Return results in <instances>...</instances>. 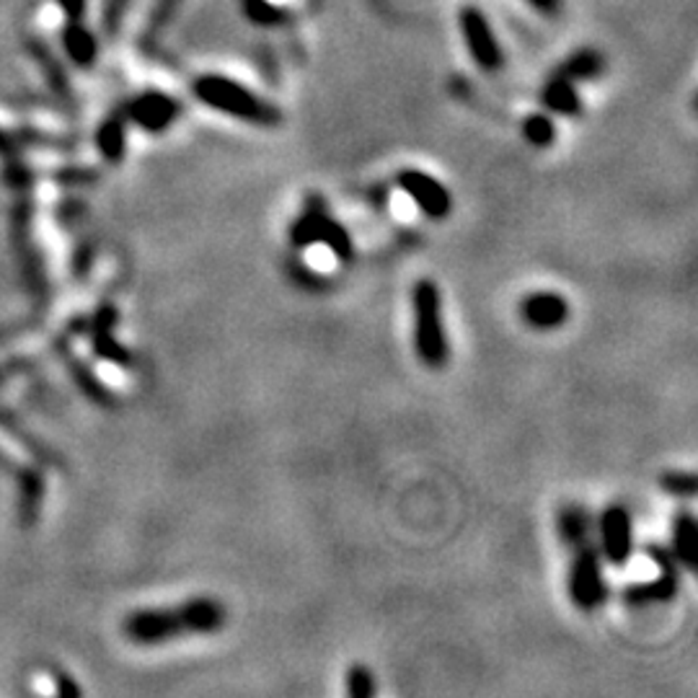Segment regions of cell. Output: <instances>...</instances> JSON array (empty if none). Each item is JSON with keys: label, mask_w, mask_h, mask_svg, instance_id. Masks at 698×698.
I'll return each instance as SVG.
<instances>
[{"label": "cell", "mask_w": 698, "mask_h": 698, "mask_svg": "<svg viewBox=\"0 0 698 698\" xmlns=\"http://www.w3.org/2000/svg\"><path fill=\"white\" fill-rule=\"evenodd\" d=\"M647 556L657 564L659 574L649 582H634L624 590V603L628 608H647L655 603H670L675 595L680 593V572L678 562H675L670 549L655 546L649 543Z\"/></svg>", "instance_id": "6"}, {"label": "cell", "mask_w": 698, "mask_h": 698, "mask_svg": "<svg viewBox=\"0 0 698 698\" xmlns=\"http://www.w3.org/2000/svg\"><path fill=\"white\" fill-rule=\"evenodd\" d=\"M191 94H195L199 104L210 106V110L220 114H228V117L247 122V125L262 129H274L282 125V112L278 106L254 94V91L243 86V83L228 79V75H197V79L191 81Z\"/></svg>", "instance_id": "2"}, {"label": "cell", "mask_w": 698, "mask_h": 698, "mask_svg": "<svg viewBox=\"0 0 698 698\" xmlns=\"http://www.w3.org/2000/svg\"><path fill=\"white\" fill-rule=\"evenodd\" d=\"M554 73L562 75V79H570L574 83L595 81L605 73V58L597 50H590V48L577 50L574 55L566 58Z\"/></svg>", "instance_id": "17"}, {"label": "cell", "mask_w": 698, "mask_h": 698, "mask_svg": "<svg viewBox=\"0 0 698 698\" xmlns=\"http://www.w3.org/2000/svg\"><path fill=\"white\" fill-rule=\"evenodd\" d=\"M525 3L533 6L535 11L546 13V17H554V13L562 9V0H525Z\"/></svg>", "instance_id": "27"}, {"label": "cell", "mask_w": 698, "mask_h": 698, "mask_svg": "<svg viewBox=\"0 0 698 698\" xmlns=\"http://www.w3.org/2000/svg\"><path fill=\"white\" fill-rule=\"evenodd\" d=\"M541 102L551 114H559V117H577L582 114V98L577 91V83L570 79H562V75H551L546 81V86L541 91Z\"/></svg>", "instance_id": "14"}, {"label": "cell", "mask_w": 698, "mask_h": 698, "mask_svg": "<svg viewBox=\"0 0 698 698\" xmlns=\"http://www.w3.org/2000/svg\"><path fill=\"white\" fill-rule=\"evenodd\" d=\"M288 236L293 249L298 251L324 247L329 249V254L342 264H350L352 259H355V241H352V233L334 218L326 199L321 195H309L303 199L301 215L293 220Z\"/></svg>", "instance_id": "3"}, {"label": "cell", "mask_w": 698, "mask_h": 698, "mask_svg": "<svg viewBox=\"0 0 698 698\" xmlns=\"http://www.w3.org/2000/svg\"><path fill=\"white\" fill-rule=\"evenodd\" d=\"M556 533L566 549L574 551L587 546V543H593L595 520L582 504H564L556 515Z\"/></svg>", "instance_id": "13"}, {"label": "cell", "mask_w": 698, "mask_h": 698, "mask_svg": "<svg viewBox=\"0 0 698 698\" xmlns=\"http://www.w3.org/2000/svg\"><path fill=\"white\" fill-rule=\"evenodd\" d=\"M226 605L205 595L171 608L137 611L127 618L125 634L135 644H166L187 634H215L226 626Z\"/></svg>", "instance_id": "1"}, {"label": "cell", "mask_w": 698, "mask_h": 698, "mask_svg": "<svg viewBox=\"0 0 698 698\" xmlns=\"http://www.w3.org/2000/svg\"><path fill=\"white\" fill-rule=\"evenodd\" d=\"M129 6H133V0H106L104 17H102V27L106 37H117L122 32Z\"/></svg>", "instance_id": "24"}, {"label": "cell", "mask_w": 698, "mask_h": 698, "mask_svg": "<svg viewBox=\"0 0 698 698\" xmlns=\"http://www.w3.org/2000/svg\"><path fill=\"white\" fill-rule=\"evenodd\" d=\"M670 554L686 572L698 566V525L690 510H678L670 525Z\"/></svg>", "instance_id": "12"}, {"label": "cell", "mask_w": 698, "mask_h": 698, "mask_svg": "<svg viewBox=\"0 0 698 698\" xmlns=\"http://www.w3.org/2000/svg\"><path fill=\"white\" fill-rule=\"evenodd\" d=\"M96 145L106 160H112V164L122 160V156H125V119L119 114H114V117H110L98 127Z\"/></svg>", "instance_id": "19"}, {"label": "cell", "mask_w": 698, "mask_h": 698, "mask_svg": "<svg viewBox=\"0 0 698 698\" xmlns=\"http://www.w3.org/2000/svg\"><path fill=\"white\" fill-rule=\"evenodd\" d=\"M290 278L295 280L298 288L309 290V293H324V290L329 288V280L324 278V274L313 272L311 267H305L303 262H298V259H295L293 264H290Z\"/></svg>", "instance_id": "25"}, {"label": "cell", "mask_w": 698, "mask_h": 698, "mask_svg": "<svg viewBox=\"0 0 698 698\" xmlns=\"http://www.w3.org/2000/svg\"><path fill=\"white\" fill-rule=\"evenodd\" d=\"M566 593L574 608L593 613L608 601V582L603 572V556L595 543L574 549L570 574H566Z\"/></svg>", "instance_id": "5"}, {"label": "cell", "mask_w": 698, "mask_h": 698, "mask_svg": "<svg viewBox=\"0 0 698 698\" xmlns=\"http://www.w3.org/2000/svg\"><path fill=\"white\" fill-rule=\"evenodd\" d=\"M414 352L429 371H442L450 360V342L442 326V295L435 280H419L411 290Z\"/></svg>", "instance_id": "4"}, {"label": "cell", "mask_w": 698, "mask_h": 698, "mask_svg": "<svg viewBox=\"0 0 698 698\" xmlns=\"http://www.w3.org/2000/svg\"><path fill=\"white\" fill-rule=\"evenodd\" d=\"M396 187L411 199L414 207L429 220H445L452 212V195L442 181L419 168H404L396 176Z\"/></svg>", "instance_id": "9"}, {"label": "cell", "mask_w": 698, "mask_h": 698, "mask_svg": "<svg viewBox=\"0 0 698 698\" xmlns=\"http://www.w3.org/2000/svg\"><path fill=\"white\" fill-rule=\"evenodd\" d=\"M659 489L673 500H694L698 481L694 471H675L667 469L663 477H659Z\"/></svg>", "instance_id": "21"}, {"label": "cell", "mask_w": 698, "mask_h": 698, "mask_svg": "<svg viewBox=\"0 0 698 698\" xmlns=\"http://www.w3.org/2000/svg\"><path fill=\"white\" fill-rule=\"evenodd\" d=\"M63 50L71 58V63L79 67H91L98 58L96 37L83 27V21H67V27L63 29Z\"/></svg>", "instance_id": "16"}, {"label": "cell", "mask_w": 698, "mask_h": 698, "mask_svg": "<svg viewBox=\"0 0 698 698\" xmlns=\"http://www.w3.org/2000/svg\"><path fill=\"white\" fill-rule=\"evenodd\" d=\"M458 24H460V34H463L466 50H469L473 63L487 73L502 71L504 52L500 48V42H497L494 29L487 21L485 13H481L477 6H463V9H460Z\"/></svg>", "instance_id": "7"}, {"label": "cell", "mask_w": 698, "mask_h": 698, "mask_svg": "<svg viewBox=\"0 0 698 698\" xmlns=\"http://www.w3.org/2000/svg\"><path fill=\"white\" fill-rule=\"evenodd\" d=\"M523 137L533 148H551L556 143V125L549 114H528L523 119Z\"/></svg>", "instance_id": "20"}, {"label": "cell", "mask_w": 698, "mask_h": 698, "mask_svg": "<svg viewBox=\"0 0 698 698\" xmlns=\"http://www.w3.org/2000/svg\"><path fill=\"white\" fill-rule=\"evenodd\" d=\"M601 556L611 566H626L634 556V520L626 504L613 502L597 518Z\"/></svg>", "instance_id": "8"}, {"label": "cell", "mask_w": 698, "mask_h": 698, "mask_svg": "<svg viewBox=\"0 0 698 698\" xmlns=\"http://www.w3.org/2000/svg\"><path fill=\"white\" fill-rule=\"evenodd\" d=\"M179 112L181 106L176 104V98L164 94V91H145L125 106L127 119L143 127L145 133H164L174 125Z\"/></svg>", "instance_id": "11"}, {"label": "cell", "mask_w": 698, "mask_h": 698, "mask_svg": "<svg viewBox=\"0 0 698 698\" xmlns=\"http://www.w3.org/2000/svg\"><path fill=\"white\" fill-rule=\"evenodd\" d=\"M24 48H27L29 55H32L34 63L42 67L44 79L50 81V86L55 88L58 94L63 96V98L71 96V81H67L65 67H63V63H60V60L55 58V52L50 50V44L44 42V40H40V37H27Z\"/></svg>", "instance_id": "15"}, {"label": "cell", "mask_w": 698, "mask_h": 698, "mask_svg": "<svg viewBox=\"0 0 698 698\" xmlns=\"http://www.w3.org/2000/svg\"><path fill=\"white\" fill-rule=\"evenodd\" d=\"M344 690L350 698H373L378 694V680L367 665H352L344 675Z\"/></svg>", "instance_id": "23"}, {"label": "cell", "mask_w": 698, "mask_h": 698, "mask_svg": "<svg viewBox=\"0 0 698 698\" xmlns=\"http://www.w3.org/2000/svg\"><path fill=\"white\" fill-rule=\"evenodd\" d=\"M241 9L243 13H247V19L251 21V24L264 27V29L285 27L290 17H293L288 9L272 3V0H241Z\"/></svg>", "instance_id": "18"}, {"label": "cell", "mask_w": 698, "mask_h": 698, "mask_svg": "<svg viewBox=\"0 0 698 698\" xmlns=\"http://www.w3.org/2000/svg\"><path fill=\"white\" fill-rule=\"evenodd\" d=\"M184 6V0H156L148 13V27H145V40H158L166 32L168 24L176 19V13Z\"/></svg>", "instance_id": "22"}, {"label": "cell", "mask_w": 698, "mask_h": 698, "mask_svg": "<svg viewBox=\"0 0 698 698\" xmlns=\"http://www.w3.org/2000/svg\"><path fill=\"white\" fill-rule=\"evenodd\" d=\"M570 301L554 290H539L520 301V319L533 332H556L570 321Z\"/></svg>", "instance_id": "10"}, {"label": "cell", "mask_w": 698, "mask_h": 698, "mask_svg": "<svg viewBox=\"0 0 698 698\" xmlns=\"http://www.w3.org/2000/svg\"><path fill=\"white\" fill-rule=\"evenodd\" d=\"M58 6L63 9L67 21H83L86 17V0H58Z\"/></svg>", "instance_id": "26"}]
</instances>
